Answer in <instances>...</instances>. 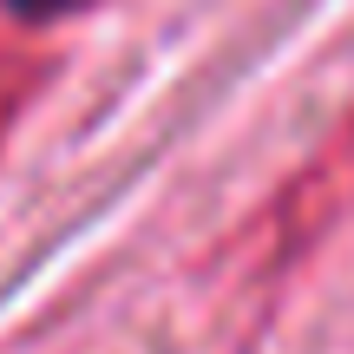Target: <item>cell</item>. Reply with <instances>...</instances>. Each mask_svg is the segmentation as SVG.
Instances as JSON below:
<instances>
[{"label": "cell", "instance_id": "6da1fadb", "mask_svg": "<svg viewBox=\"0 0 354 354\" xmlns=\"http://www.w3.org/2000/svg\"><path fill=\"white\" fill-rule=\"evenodd\" d=\"M20 20H53V13H73V7H86V0H7Z\"/></svg>", "mask_w": 354, "mask_h": 354}]
</instances>
